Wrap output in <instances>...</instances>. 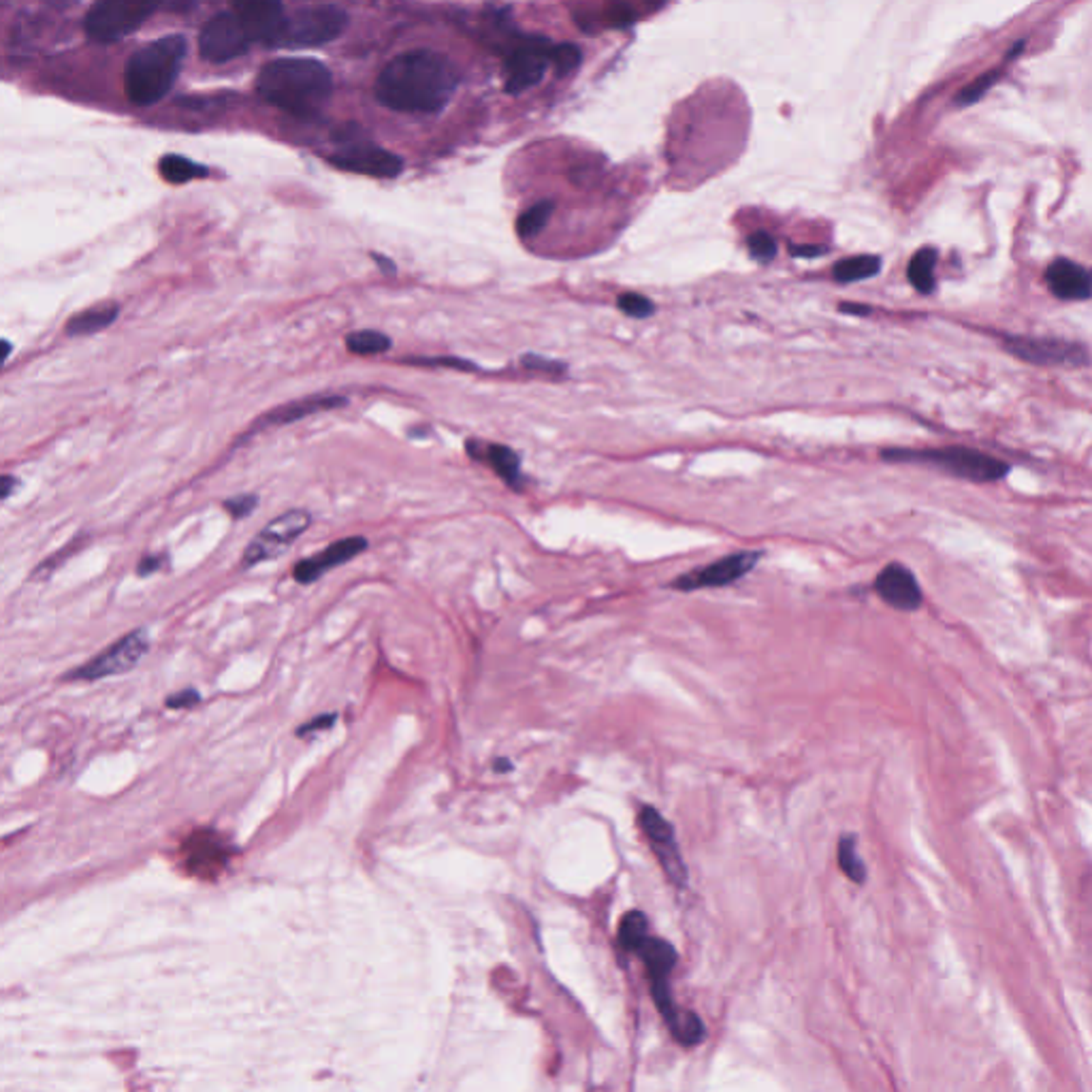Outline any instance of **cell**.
Returning a JSON list of instances; mask_svg holds the SVG:
<instances>
[{
  "label": "cell",
  "mask_w": 1092,
  "mask_h": 1092,
  "mask_svg": "<svg viewBox=\"0 0 1092 1092\" xmlns=\"http://www.w3.org/2000/svg\"><path fill=\"white\" fill-rule=\"evenodd\" d=\"M459 86V70L433 50H410L395 56L376 79L380 105L402 113H438Z\"/></svg>",
  "instance_id": "6da1fadb"
},
{
  "label": "cell",
  "mask_w": 1092,
  "mask_h": 1092,
  "mask_svg": "<svg viewBox=\"0 0 1092 1092\" xmlns=\"http://www.w3.org/2000/svg\"><path fill=\"white\" fill-rule=\"evenodd\" d=\"M256 92L273 108L308 118L331 99L333 75L321 60L275 58L261 69Z\"/></svg>",
  "instance_id": "7a4b0ae2"
},
{
  "label": "cell",
  "mask_w": 1092,
  "mask_h": 1092,
  "mask_svg": "<svg viewBox=\"0 0 1092 1092\" xmlns=\"http://www.w3.org/2000/svg\"><path fill=\"white\" fill-rule=\"evenodd\" d=\"M186 54L189 41L184 34H167L137 50L124 67L127 99L137 108H149L163 101L180 75Z\"/></svg>",
  "instance_id": "3957f363"
},
{
  "label": "cell",
  "mask_w": 1092,
  "mask_h": 1092,
  "mask_svg": "<svg viewBox=\"0 0 1092 1092\" xmlns=\"http://www.w3.org/2000/svg\"><path fill=\"white\" fill-rule=\"evenodd\" d=\"M882 457L887 461L928 464L945 469L947 474L973 483H997L1009 472V466L1003 464L1001 459L963 447L935 450H884Z\"/></svg>",
  "instance_id": "277c9868"
},
{
  "label": "cell",
  "mask_w": 1092,
  "mask_h": 1092,
  "mask_svg": "<svg viewBox=\"0 0 1092 1092\" xmlns=\"http://www.w3.org/2000/svg\"><path fill=\"white\" fill-rule=\"evenodd\" d=\"M348 26V13L337 5H312L299 7L287 15L284 29L273 48L306 50L321 48L342 37Z\"/></svg>",
  "instance_id": "5b68a950"
},
{
  "label": "cell",
  "mask_w": 1092,
  "mask_h": 1092,
  "mask_svg": "<svg viewBox=\"0 0 1092 1092\" xmlns=\"http://www.w3.org/2000/svg\"><path fill=\"white\" fill-rule=\"evenodd\" d=\"M158 9L146 0H101L86 13V34L96 43H115L135 32Z\"/></svg>",
  "instance_id": "8992f818"
},
{
  "label": "cell",
  "mask_w": 1092,
  "mask_h": 1092,
  "mask_svg": "<svg viewBox=\"0 0 1092 1092\" xmlns=\"http://www.w3.org/2000/svg\"><path fill=\"white\" fill-rule=\"evenodd\" d=\"M149 649V636L146 629H135V632L120 638L118 643L108 646L103 653L92 657L90 662L79 665V668L67 672V681H99L115 677V674L129 672L130 668L141 662Z\"/></svg>",
  "instance_id": "52a82bcc"
},
{
  "label": "cell",
  "mask_w": 1092,
  "mask_h": 1092,
  "mask_svg": "<svg viewBox=\"0 0 1092 1092\" xmlns=\"http://www.w3.org/2000/svg\"><path fill=\"white\" fill-rule=\"evenodd\" d=\"M250 46L252 41L248 37L242 17L237 15L235 9L216 13L203 26L199 34L201 56L203 60L214 62V65L244 56Z\"/></svg>",
  "instance_id": "ba28073f"
},
{
  "label": "cell",
  "mask_w": 1092,
  "mask_h": 1092,
  "mask_svg": "<svg viewBox=\"0 0 1092 1092\" xmlns=\"http://www.w3.org/2000/svg\"><path fill=\"white\" fill-rule=\"evenodd\" d=\"M312 523L308 510H288L265 526L244 550V567L280 557Z\"/></svg>",
  "instance_id": "9c48e42d"
},
{
  "label": "cell",
  "mask_w": 1092,
  "mask_h": 1092,
  "mask_svg": "<svg viewBox=\"0 0 1092 1092\" xmlns=\"http://www.w3.org/2000/svg\"><path fill=\"white\" fill-rule=\"evenodd\" d=\"M553 46L543 37H526L506 56V92L521 94L545 79Z\"/></svg>",
  "instance_id": "30bf717a"
},
{
  "label": "cell",
  "mask_w": 1092,
  "mask_h": 1092,
  "mask_svg": "<svg viewBox=\"0 0 1092 1092\" xmlns=\"http://www.w3.org/2000/svg\"><path fill=\"white\" fill-rule=\"evenodd\" d=\"M1005 350L1020 361L1043 367H1082L1090 363L1084 346L1050 337H1007Z\"/></svg>",
  "instance_id": "8fae6325"
},
{
  "label": "cell",
  "mask_w": 1092,
  "mask_h": 1092,
  "mask_svg": "<svg viewBox=\"0 0 1092 1092\" xmlns=\"http://www.w3.org/2000/svg\"><path fill=\"white\" fill-rule=\"evenodd\" d=\"M638 824L641 830L649 841L653 854L657 856V863L662 864L664 873L668 875L674 885L687 884V868L683 863L681 851L677 845V834H674L672 824L664 818V815L655 809V806L645 804L638 811Z\"/></svg>",
  "instance_id": "7c38bea8"
},
{
  "label": "cell",
  "mask_w": 1092,
  "mask_h": 1092,
  "mask_svg": "<svg viewBox=\"0 0 1092 1092\" xmlns=\"http://www.w3.org/2000/svg\"><path fill=\"white\" fill-rule=\"evenodd\" d=\"M760 559H762L760 550H739V553H732L727 557L717 559L713 564L685 572L672 583V587L677 591L727 587V585H732L736 581H741L743 576H747Z\"/></svg>",
  "instance_id": "4fadbf2b"
},
{
  "label": "cell",
  "mask_w": 1092,
  "mask_h": 1092,
  "mask_svg": "<svg viewBox=\"0 0 1092 1092\" xmlns=\"http://www.w3.org/2000/svg\"><path fill=\"white\" fill-rule=\"evenodd\" d=\"M328 163L333 167L342 169L348 173H361L369 177H390L402 175L404 161L390 149H385L374 144H352L340 148L337 152L328 156Z\"/></svg>",
  "instance_id": "5bb4252c"
},
{
  "label": "cell",
  "mask_w": 1092,
  "mask_h": 1092,
  "mask_svg": "<svg viewBox=\"0 0 1092 1092\" xmlns=\"http://www.w3.org/2000/svg\"><path fill=\"white\" fill-rule=\"evenodd\" d=\"M186 871L194 877L211 879L225 871L228 860V847L220 834L209 830H199L190 834V839L182 847Z\"/></svg>",
  "instance_id": "9a60e30c"
},
{
  "label": "cell",
  "mask_w": 1092,
  "mask_h": 1092,
  "mask_svg": "<svg viewBox=\"0 0 1092 1092\" xmlns=\"http://www.w3.org/2000/svg\"><path fill=\"white\" fill-rule=\"evenodd\" d=\"M233 9L242 17L244 29L252 43H263V46L269 48L275 46L284 29V22H287V11H284L280 3H273V0H250V3H237Z\"/></svg>",
  "instance_id": "2e32d148"
},
{
  "label": "cell",
  "mask_w": 1092,
  "mask_h": 1092,
  "mask_svg": "<svg viewBox=\"0 0 1092 1092\" xmlns=\"http://www.w3.org/2000/svg\"><path fill=\"white\" fill-rule=\"evenodd\" d=\"M875 591L887 606L904 612L918 610L922 606V600H924L918 579L903 564H887L877 576Z\"/></svg>",
  "instance_id": "e0dca14e"
},
{
  "label": "cell",
  "mask_w": 1092,
  "mask_h": 1092,
  "mask_svg": "<svg viewBox=\"0 0 1092 1092\" xmlns=\"http://www.w3.org/2000/svg\"><path fill=\"white\" fill-rule=\"evenodd\" d=\"M366 548H367V540L363 536L344 538V540H340V543H333L331 546H327L325 550H321V553L314 555L312 559H304V562H299L295 566V570H292V576H295V581L301 585L314 583V581L321 579L327 570H331V567H335V566L348 564L350 559L361 555Z\"/></svg>",
  "instance_id": "ac0fdd59"
},
{
  "label": "cell",
  "mask_w": 1092,
  "mask_h": 1092,
  "mask_svg": "<svg viewBox=\"0 0 1092 1092\" xmlns=\"http://www.w3.org/2000/svg\"><path fill=\"white\" fill-rule=\"evenodd\" d=\"M1045 282L1047 288L1062 301H1084L1092 297V269L1067 259H1056L1047 268Z\"/></svg>",
  "instance_id": "d6986e66"
},
{
  "label": "cell",
  "mask_w": 1092,
  "mask_h": 1092,
  "mask_svg": "<svg viewBox=\"0 0 1092 1092\" xmlns=\"http://www.w3.org/2000/svg\"><path fill=\"white\" fill-rule=\"evenodd\" d=\"M467 450L472 457L483 459L485 464H489L493 472L500 476L506 485L512 486V489L517 491L523 489L521 459L512 448L502 447V444H486V447L478 450L472 442H467Z\"/></svg>",
  "instance_id": "ffe728a7"
},
{
  "label": "cell",
  "mask_w": 1092,
  "mask_h": 1092,
  "mask_svg": "<svg viewBox=\"0 0 1092 1092\" xmlns=\"http://www.w3.org/2000/svg\"><path fill=\"white\" fill-rule=\"evenodd\" d=\"M120 314V306L118 304H99V306H92L84 309V312H77L75 316H70L67 321V335L70 337H82V335H92V333H99L103 328H108L115 318Z\"/></svg>",
  "instance_id": "44dd1931"
},
{
  "label": "cell",
  "mask_w": 1092,
  "mask_h": 1092,
  "mask_svg": "<svg viewBox=\"0 0 1092 1092\" xmlns=\"http://www.w3.org/2000/svg\"><path fill=\"white\" fill-rule=\"evenodd\" d=\"M641 956L649 971L651 982H664L670 978V971L677 964V952L664 939H646L641 947Z\"/></svg>",
  "instance_id": "7402d4cb"
},
{
  "label": "cell",
  "mask_w": 1092,
  "mask_h": 1092,
  "mask_svg": "<svg viewBox=\"0 0 1092 1092\" xmlns=\"http://www.w3.org/2000/svg\"><path fill=\"white\" fill-rule=\"evenodd\" d=\"M340 406H346L344 397H309V399H304V402H295V404L278 407V410L268 416V423H275V425L292 423V421L304 419V416H308V414L333 410V407H340Z\"/></svg>",
  "instance_id": "603a6c76"
},
{
  "label": "cell",
  "mask_w": 1092,
  "mask_h": 1092,
  "mask_svg": "<svg viewBox=\"0 0 1092 1092\" xmlns=\"http://www.w3.org/2000/svg\"><path fill=\"white\" fill-rule=\"evenodd\" d=\"M158 171H161L165 182L175 184V186L209 175L208 167L194 163V161H190V158L180 156V154L163 156L161 163H158Z\"/></svg>",
  "instance_id": "cb8c5ba5"
},
{
  "label": "cell",
  "mask_w": 1092,
  "mask_h": 1092,
  "mask_svg": "<svg viewBox=\"0 0 1092 1092\" xmlns=\"http://www.w3.org/2000/svg\"><path fill=\"white\" fill-rule=\"evenodd\" d=\"M882 269V259L875 254H858V256H851V259H843L837 265H834L832 275L837 282H860V280H868L873 278V275L879 273Z\"/></svg>",
  "instance_id": "d4e9b609"
},
{
  "label": "cell",
  "mask_w": 1092,
  "mask_h": 1092,
  "mask_svg": "<svg viewBox=\"0 0 1092 1092\" xmlns=\"http://www.w3.org/2000/svg\"><path fill=\"white\" fill-rule=\"evenodd\" d=\"M935 265H937V250L935 248H922L916 254H913V259L909 261V268H907V275H909V282L916 287V290H920L922 295H930L932 290H935L937 282H935Z\"/></svg>",
  "instance_id": "484cf974"
},
{
  "label": "cell",
  "mask_w": 1092,
  "mask_h": 1092,
  "mask_svg": "<svg viewBox=\"0 0 1092 1092\" xmlns=\"http://www.w3.org/2000/svg\"><path fill=\"white\" fill-rule=\"evenodd\" d=\"M390 337L383 331H374V328H363V331H354L346 337V348L359 357H378L390 350Z\"/></svg>",
  "instance_id": "4316f807"
},
{
  "label": "cell",
  "mask_w": 1092,
  "mask_h": 1092,
  "mask_svg": "<svg viewBox=\"0 0 1092 1092\" xmlns=\"http://www.w3.org/2000/svg\"><path fill=\"white\" fill-rule=\"evenodd\" d=\"M649 939V924L643 911H629L621 920L619 926V943L624 945L627 952H641L645 941Z\"/></svg>",
  "instance_id": "83f0119b"
},
{
  "label": "cell",
  "mask_w": 1092,
  "mask_h": 1092,
  "mask_svg": "<svg viewBox=\"0 0 1092 1092\" xmlns=\"http://www.w3.org/2000/svg\"><path fill=\"white\" fill-rule=\"evenodd\" d=\"M839 866L854 884L866 882V866L858 854V841L854 834H843L839 841Z\"/></svg>",
  "instance_id": "f1b7e54d"
},
{
  "label": "cell",
  "mask_w": 1092,
  "mask_h": 1092,
  "mask_svg": "<svg viewBox=\"0 0 1092 1092\" xmlns=\"http://www.w3.org/2000/svg\"><path fill=\"white\" fill-rule=\"evenodd\" d=\"M553 211H555V201H550V199L540 201V203H536L534 208H529L527 211H523V214H521L519 220H517V233H519V237H521V239H529V237L538 235L540 230H543V228L546 227V222H548L550 216H553Z\"/></svg>",
  "instance_id": "f546056e"
},
{
  "label": "cell",
  "mask_w": 1092,
  "mask_h": 1092,
  "mask_svg": "<svg viewBox=\"0 0 1092 1092\" xmlns=\"http://www.w3.org/2000/svg\"><path fill=\"white\" fill-rule=\"evenodd\" d=\"M1001 75H1003L1001 69L988 70V73H983L982 77H978V79H975V82H971L969 86H966L964 90L956 96L954 103L958 105V108H969V105H973L975 101H980L982 96H983L985 92H988L994 84L999 82Z\"/></svg>",
  "instance_id": "4dcf8cb0"
},
{
  "label": "cell",
  "mask_w": 1092,
  "mask_h": 1092,
  "mask_svg": "<svg viewBox=\"0 0 1092 1092\" xmlns=\"http://www.w3.org/2000/svg\"><path fill=\"white\" fill-rule=\"evenodd\" d=\"M581 60V50L572 46V43H559V46H553V50H550V62H553L557 77L570 75L574 69H579Z\"/></svg>",
  "instance_id": "1f68e13d"
},
{
  "label": "cell",
  "mask_w": 1092,
  "mask_h": 1092,
  "mask_svg": "<svg viewBox=\"0 0 1092 1092\" xmlns=\"http://www.w3.org/2000/svg\"><path fill=\"white\" fill-rule=\"evenodd\" d=\"M672 1035L677 1037L679 1043H683V1045H696V1043L703 1042V1037H705L703 1020H700L694 1011H683V1016L677 1023V1026L672 1028Z\"/></svg>",
  "instance_id": "d6a6232c"
},
{
  "label": "cell",
  "mask_w": 1092,
  "mask_h": 1092,
  "mask_svg": "<svg viewBox=\"0 0 1092 1092\" xmlns=\"http://www.w3.org/2000/svg\"><path fill=\"white\" fill-rule=\"evenodd\" d=\"M617 306L621 312L632 318H649L655 314L653 301L646 299L645 295H638V292H624V295H619Z\"/></svg>",
  "instance_id": "836d02e7"
},
{
  "label": "cell",
  "mask_w": 1092,
  "mask_h": 1092,
  "mask_svg": "<svg viewBox=\"0 0 1092 1092\" xmlns=\"http://www.w3.org/2000/svg\"><path fill=\"white\" fill-rule=\"evenodd\" d=\"M747 248L753 259L760 263H770L777 256V242L768 233H764V230H762V233H753L747 239Z\"/></svg>",
  "instance_id": "e575fe53"
},
{
  "label": "cell",
  "mask_w": 1092,
  "mask_h": 1092,
  "mask_svg": "<svg viewBox=\"0 0 1092 1092\" xmlns=\"http://www.w3.org/2000/svg\"><path fill=\"white\" fill-rule=\"evenodd\" d=\"M225 510L233 517L235 521L239 519H246L248 514H252V510L259 506V497L256 495H237V497H230L225 504Z\"/></svg>",
  "instance_id": "d590c367"
},
{
  "label": "cell",
  "mask_w": 1092,
  "mask_h": 1092,
  "mask_svg": "<svg viewBox=\"0 0 1092 1092\" xmlns=\"http://www.w3.org/2000/svg\"><path fill=\"white\" fill-rule=\"evenodd\" d=\"M406 363H412V366H425V367H450V369H466V371H472L476 369V366H472L469 361L464 359H457V357H423V359H406Z\"/></svg>",
  "instance_id": "8d00e7d4"
},
{
  "label": "cell",
  "mask_w": 1092,
  "mask_h": 1092,
  "mask_svg": "<svg viewBox=\"0 0 1092 1092\" xmlns=\"http://www.w3.org/2000/svg\"><path fill=\"white\" fill-rule=\"evenodd\" d=\"M201 703V696L197 689H182L173 694L171 698H167V708H173V710H182V708H192L194 705Z\"/></svg>",
  "instance_id": "74e56055"
},
{
  "label": "cell",
  "mask_w": 1092,
  "mask_h": 1092,
  "mask_svg": "<svg viewBox=\"0 0 1092 1092\" xmlns=\"http://www.w3.org/2000/svg\"><path fill=\"white\" fill-rule=\"evenodd\" d=\"M333 724H335V715H333V713L321 715V717L312 719V722H308V724L301 725L299 730H297V736H306V734H314V732H321V730H328V727H331Z\"/></svg>",
  "instance_id": "f35d334b"
},
{
  "label": "cell",
  "mask_w": 1092,
  "mask_h": 1092,
  "mask_svg": "<svg viewBox=\"0 0 1092 1092\" xmlns=\"http://www.w3.org/2000/svg\"><path fill=\"white\" fill-rule=\"evenodd\" d=\"M165 564H167V555H146L137 566V574L139 576L154 574V572L161 570Z\"/></svg>",
  "instance_id": "ab89813d"
},
{
  "label": "cell",
  "mask_w": 1092,
  "mask_h": 1092,
  "mask_svg": "<svg viewBox=\"0 0 1092 1092\" xmlns=\"http://www.w3.org/2000/svg\"><path fill=\"white\" fill-rule=\"evenodd\" d=\"M789 252L798 259H818V256L828 252V248L825 246H792L789 248Z\"/></svg>",
  "instance_id": "60d3db41"
},
{
  "label": "cell",
  "mask_w": 1092,
  "mask_h": 1092,
  "mask_svg": "<svg viewBox=\"0 0 1092 1092\" xmlns=\"http://www.w3.org/2000/svg\"><path fill=\"white\" fill-rule=\"evenodd\" d=\"M523 366L531 367V369H548V371L564 369V367H559L557 363H548V361H545L543 357H526V359H523Z\"/></svg>",
  "instance_id": "b9f144b4"
},
{
  "label": "cell",
  "mask_w": 1092,
  "mask_h": 1092,
  "mask_svg": "<svg viewBox=\"0 0 1092 1092\" xmlns=\"http://www.w3.org/2000/svg\"><path fill=\"white\" fill-rule=\"evenodd\" d=\"M371 259H374V263H378V265H380V269H383L387 275H393V273L397 271V265H395L393 261H390V259H387L385 254H380V252H371Z\"/></svg>",
  "instance_id": "7bdbcfd3"
},
{
  "label": "cell",
  "mask_w": 1092,
  "mask_h": 1092,
  "mask_svg": "<svg viewBox=\"0 0 1092 1092\" xmlns=\"http://www.w3.org/2000/svg\"><path fill=\"white\" fill-rule=\"evenodd\" d=\"M841 312L866 316V314H871V308H868V306H856V304H843V306H841Z\"/></svg>",
  "instance_id": "ee69618b"
},
{
  "label": "cell",
  "mask_w": 1092,
  "mask_h": 1092,
  "mask_svg": "<svg viewBox=\"0 0 1092 1092\" xmlns=\"http://www.w3.org/2000/svg\"><path fill=\"white\" fill-rule=\"evenodd\" d=\"M493 770H495V772H508V770H512L510 760H508V758H500V760H495Z\"/></svg>",
  "instance_id": "f6af8a7d"
},
{
  "label": "cell",
  "mask_w": 1092,
  "mask_h": 1092,
  "mask_svg": "<svg viewBox=\"0 0 1092 1092\" xmlns=\"http://www.w3.org/2000/svg\"><path fill=\"white\" fill-rule=\"evenodd\" d=\"M15 485V478L13 476H3V497H9Z\"/></svg>",
  "instance_id": "bcb514c9"
}]
</instances>
